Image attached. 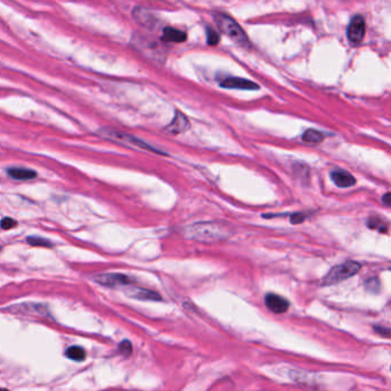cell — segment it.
<instances>
[{
	"label": "cell",
	"instance_id": "6da1fadb",
	"mask_svg": "<svg viewBox=\"0 0 391 391\" xmlns=\"http://www.w3.org/2000/svg\"><path fill=\"white\" fill-rule=\"evenodd\" d=\"M230 234V230L226 226L216 222L197 223L186 230V236L189 239L206 243L225 240Z\"/></svg>",
	"mask_w": 391,
	"mask_h": 391
},
{
	"label": "cell",
	"instance_id": "7a4b0ae2",
	"mask_svg": "<svg viewBox=\"0 0 391 391\" xmlns=\"http://www.w3.org/2000/svg\"><path fill=\"white\" fill-rule=\"evenodd\" d=\"M213 18L219 30L225 33L230 39H232L240 47H243V49H250V40L248 39L246 32L242 30L239 23L235 22L232 17L222 13L214 14Z\"/></svg>",
	"mask_w": 391,
	"mask_h": 391
},
{
	"label": "cell",
	"instance_id": "3957f363",
	"mask_svg": "<svg viewBox=\"0 0 391 391\" xmlns=\"http://www.w3.org/2000/svg\"><path fill=\"white\" fill-rule=\"evenodd\" d=\"M361 269V265L358 262L349 260L345 263L334 266V268L328 272V274L323 278L322 285L323 286H332L340 284L342 281L351 278L352 275L358 273Z\"/></svg>",
	"mask_w": 391,
	"mask_h": 391
},
{
	"label": "cell",
	"instance_id": "277c9868",
	"mask_svg": "<svg viewBox=\"0 0 391 391\" xmlns=\"http://www.w3.org/2000/svg\"><path fill=\"white\" fill-rule=\"evenodd\" d=\"M131 44L138 52H140L141 54H144L153 61H162V56H164L163 49H161L159 42L150 39L145 35H141V33L133 35Z\"/></svg>",
	"mask_w": 391,
	"mask_h": 391
},
{
	"label": "cell",
	"instance_id": "5b68a950",
	"mask_svg": "<svg viewBox=\"0 0 391 391\" xmlns=\"http://www.w3.org/2000/svg\"><path fill=\"white\" fill-rule=\"evenodd\" d=\"M100 135H101V137H103L104 139H111L114 141L122 142V144H125V145L135 146V147H137V148H140V149L150 150V151H154V153H159V154H163V153H162L161 150H157L154 148V147H151L148 144H146L145 141L140 140L139 138H136L131 135H127V133H125V132L115 130V128H101V130H100Z\"/></svg>",
	"mask_w": 391,
	"mask_h": 391
},
{
	"label": "cell",
	"instance_id": "8992f818",
	"mask_svg": "<svg viewBox=\"0 0 391 391\" xmlns=\"http://www.w3.org/2000/svg\"><path fill=\"white\" fill-rule=\"evenodd\" d=\"M366 32V23L365 18L361 15H356L352 17V20L347 28V38L354 45H359L364 40Z\"/></svg>",
	"mask_w": 391,
	"mask_h": 391
},
{
	"label": "cell",
	"instance_id": "52a82bcc",
	"mask_svg": "<svg viewBox=\"0 0 391 391\" xmlns=\"http://www.w3.org/2000/svg\"><path fill=\"white\" fill-rule=\"evenodd\" d=\"M93 280L107 287H116V286H125L131 284V279L122 273H103L95 275Z\"/></svg>",
	"mask_w": 391,
	"mask_h": 391
},
{
	"label": "cell",
	"instance_id": "ba28073f",
	"mask_svg": "<svg viewBox=\"0 0 391 391\" xmlns=\"http://www.w3.org/2000/svg\"><path fill=\"white\" fill-rule=\"evenodd\" d=\"M132 16L138 25L145 27L147 29H154L157 25V18L146 8L136 7L132 12Z\"/></svg>",
	"mask_w": 391,
	"mask_h": 391
},
{
	"label": "cell",
	"instance_id": "9c48e42d",
	"mask_svg": "<svg viewBox=\"0 0 391 391\" xmlns=\"http://www.w3.org/2000/svg\"><path fill=\"white\" fill-rule=\"evenodd\" d=\"M221 86L224 89H235V90H258L259 86L255 82H251L249 79L240 78V77H230L224 79L221 83Z\"/></svg>",
	"mask_w": 391,
	"mask_h": 391
},
{
	"label": "cell",
	"instance_id": "30bf717a",
	"mask_svg": "<svg viewBox=\"0 0 391 391\" xmlns=\"http://www.w3.org/2000/svg\"><path fill=\"white\" fill-rule=\"evenodd\" d=\"M265 304L270 311L274 313H284L289 308V302L287 299L279 296L276 294H268L265 296Z\"/></svg>",
	"mask_w": 391,
	"mask_h": 391
},
{
	"label": "cell",
	"instance_id": "8fae6325",
	"mask_svg": "<svg viewBox=\"0 0 391 391\" xmlns=\"http://www.w3.org/2000/svg\"><path fill=\"white\" fill-rule=\"evenodd\" d=\"M190 127V123L188 121V118L186 117L183 113L180 112H176L175 118L172 120L168 126H166V130L171 133H183L185 131H187Z\"/></svg>",
	"mask_w": 391,
	"mask_h": 391
},
{
	"label": "cell",
	"instance_id": "7c38bea8",
	"mask_svg": "<svg viewBox=\"0 0 391 391\" xmlns=\"http://www.w3.org/2000/svg\"><path fill=\"white\" fill-rule=\"evenodd\" d=\"M331 179L333 180V183L335 184L337 187L341 188H345V187H351L356 184V179L355 177L346 172L344 170H335L331 173Z\"/></svg>",
	"mask_w": 391,
	"mask_h": 391
},
{
	"label": "cell",
	"instance_id": "4fadbf2b",
	"mask_svg": "<svg viewBox=\"0 0 391 391\" xmlns=\"http://www.w3.org/2000/svg\"><path fill=\"white\" fill-rule=\"evenodd\" d=\"M162 39L166 42H184L187 39V35L185 31L176 29V28L166 27L163 29V37Z\"/></svg>",
	"mask_w": 391,
	"mask_h": 391
},
{
	"label": "cell",
	"instance_id": "5bb4252c",
	"mask_svg": "<svg viewBox=\"0 0 391 391\" xmlns=\"http://www.w3.org/2000/svg\"><path fill=\"white\" fill-rule=\"evenodd\" d=\"M130 296L137 299H142V301H161L162 299L160 294L144 288H133L130 292Z\"/></svg>",
	"mask_w": 391,
	"mask_h": 391
},
{
	"label": "cell",
	"instance_id": "9a60e30c",
	"mask_svg": "<svg viewBox=\"0 0 391 391\" xmlns=\"http://www.w3.org/2000/svg\"><path fill=\"white\" fill-rule=\"evenodd\" d=\"M9 177H12L15 180H30L37 177V172L31 169L25 168H11L8 169Z\"/></svg>",
	"mask_w": 391,
	"mask_h": 391
},
{
	"label": "cell",
	"instance_id": "2e32d148",
	"mask_svg": "<svg viewBox=\"0 0 391 391\" xmlns=\"http://www.w3.org/2000/svg\"><path fill=\"white\" fill-rule=\"evenodd\" d=\"M18 310L20 311H23L26 313H37L39 316L42 317H50V312H49V308L44 304H35V303H26L22 304L18 307Z\"/></svg>",
	"mask_w": 391,
	"mask_h": 391
},
{
	"label": "cell",
	"instance_id": "e0dca14e",
	"mask_svg": "<svg viewBox=\"0 0 391 391\" xmlns=\"http://www.w3.org/2000/svg\"><path fill=\"white\" fill-rule=\"evenodd\" d=\"M323 139H325L323 133L317 130H312V128L305 131L303 135V140L305 142H309V144H319V142H321Z\"/></svg>",
	"mask_w": 391,
	"mask_h": 391
},
{
	"label": "cell",
	"instance_id": "ac0fdd59",
	"mask_svg": "<svg viewBox=\"0 0 391 391\" xmlns=\"http://www.w3.org/2000/svg\"><path fill=\"white\" fill-rule=\"evenodd\" d=\"M66 356L71 360L83 361L85 359V357H86V354H85L84 349H82L80 346H70L67 349Z\"/></svg>",
	"mask_w": 391,
	"mask_h": 391
},
{
	"label": "cell",
	"instance_id": "d6986e66",
	"mask_svg": "<svg viewBox=\"0 0 391 391\" xmlns=\"http://www.w3.org/2000/svg\"><path fill=\"white\" fill-rule=\"evenodd\" d=\"M367 225H368V227L372 228V230H376V231L383 232V233L388 232L387 224H385L382 219L378 218V217H371L368 219V223H367Z\"/></svg>",
	"mask_w": 391,
	"mask_h": 391
},
{
	"label": "cell",
	"instance_id": "ffe728a7",
	"mask_svg": "<svg viewBox=\"0 0 391 391\" xmlns=\"http://www.w3.org/2000/svg\"><path fill=\"white\" fill-rule=\"evenodd\" d=\"M27 242L29 243V245L35 246V247H52V242L44 239V237H39V236L27 237Z\"/></svg>",
	"mask_w": 391,
	"mask_h": 391
},
{
	"label": "cell",
	"instance_id": "44dd1931",
	"mask_svg": "<svg viewBox=\"0 0 391 391\" xmlns=\"http://www.w3.org/2000/svg\"><path fill=\"white\" fill-rule=\"evenodd\" d=\"M219 40H221V38H219V35L217 33V31H214L212 28L208 27L207 28V41L209 45L211 46H214L217 45Z\"/></svg>",
	"mask_w": 391,
	"mask_h": 391
},
{
	"label": "cell",
	"instance_id": "7402d4cb",
	"mask_svg": "<svg viewBox=\"0 0 391 391\" xmlns=\"http://www.w3.org/2000/svg\"><path fill=\"white\" fill-rule=\"evenodd\" d=\"M16 225H17V223H16L15 219H13V218H9V217L4 218L3 221L0 222V227H2L3 230H5V231H7V230H11V228L15 227Z\"/></svg>",
	"mask_w": 391,
	"mask_h": 391
},
{
	"label": "cell",
	"instance_id": "603a6c76",
	"mask_svg": "<svg viewBox=\"0 0 391 391\" xmlns=\"http://www.w3.org/2000/svg\"><path fill=\"white\" fill-rule=\"evenodd\" d=\"M120 351L124 356H130L132 352V344L130 341H123L120 343Z\"/></svg>",
	"mask_w": 391,
	"mask_h": 391
},
{
	"label": "cell",
	"instance_id": "cb8c5ba5",
	"mask_svg": "<svg viewBox=\"0 0 391 391\" xmlns=\"http://www.w3.org/2000/svg\"><path fill=\"white\" fill-rule=\"evenodd\" d=\"M305 219H307V214L302 213V212H296V213H293L292 216H290V223L292 224H301L305 221Z\"/></svg>",
	"mask_w": 391,
	"mask_h": 391
},
{
	"label": "cell",
	"instance_id": "d4e9b609",
	"mask_svg": "<svg viewBox=\"0 0 391 391\" xmlns=\"http://www.w3.org/2000/svg\"><path fill=\"white\" fill-rule=\"evenodd\" d=\"M374 330H375L376 333L380 334L381 336L389 337V335H390V330H389V328H387V327H383V326H375V327H374Z\"/></svg>",
	"mask_w": 391,
	"mask_h": 391
},
{
	"label": "cell",
	"instance_id": "484cf974",
	"mask_svg": "<svg viewBox=\"0 0 391 391\" xmlns=\"http://www.w3.org/2000/svg\"><path fill=\"white\" fill-rule=\"evenodd\" d=\"M391 194L390 193H385L384 195H383V198H382V202L385 204V206H387V207H390V202H391Z\"/></svg>",
	"mask_w": 391,
	"mask_h": 391
},
{
	"label": "cell",
	"instance_id": "4316f807",
	"mask_svg": "<svg viewBox=\"0 0 391 391\" xmlns=\"http://www.w3.org/2000/svg\"><path fill=\"white\" fill-rule=\"evenodd\" d=\"M0 391H9V390H7V389H0Z\"/></svg>",
	"mask_w": 391,
	"mask_h": 391
}]
</instances>
